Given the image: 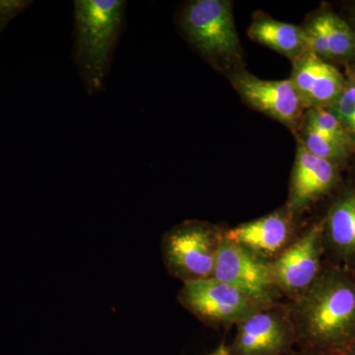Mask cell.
I'll list each match as a JSON object with an SVG mask.
<instances>
[{"mask_svg": "<svg viewBox=\"0 0 355 355\" xmlns=\"http://www.w3.org/2000/svg\"><path fill=\"white\" fill-rule=\"evenodd\" d=\"M300 349L340 354L355 343V275L340 266L323 268L291 303Z\"/></svg>", "mask_w": 355, "mask_h": 355, "instance_id": "1", "label": "cell"}, {"mask_svg": "<svg viewBox=\"0 0 355 355\" xmlns=\"http://www.w3.org/2000/svg\"><path fill=\"white\" fill-rule=\"evenodd\" d=\"M125 0H76L71 57L88 95L105 90L127 22Z\"/></svg>", "mask_w": 355, "mask_h": 355, "instance_id": "2", "label": "cell"}, {"mask_svg": "<svg viewBox=\"0 0 355 355\" xmlns=\"http://www.w3.org/2000/svg\"><path fill=\"white\" fill-rule=\"evenodd\" d=\"M224 233L205 221L188 220L174 226L161 244L166 270L184 284L211 279Z\"/></svg>", "mask_w": 355, "mask_h": 355, "instance_id": "3", "label": "cell"}, {"mask_svg": "<svg viewBox=\"0 0 355 355\" xmlns=\"http://www.w3.org/2000/svg\"><path fill=\"white\" fill-rule=\"evenodd\" d=\"M178 26L193 46L207 60H236L241 44L232 9L223 0H195L184 4L178 14Z\"/></svg>", "mask_w": 355, "mask_h": 355, "instance_id": "4", "label": "cell"}, {"mask_svg": "<svg viewBox=\"0 0 355 355\" xmlns=\"http://www.w3.org/2000/svg\"><path fill=\"white\" fill-rule=\"evenodd\" d=\"M178 301L184 309L210 327H230L272 305H266L220 280L184 284Z\"/></svg>", "mask_w": 355, "mask_h": 355, "instance_id": "5", "label": "cell"}, {"mask_svg": "<svg viewBox=\"0 0 355 355\" xmlns=\"http://www.w3.org/2000/svg\"><path fill=\"white\" fill-rule=\"evenodd\" d=\"M297 345L291 307L279 303L261 309L237 324L230 355H286Z\"/></svg>", "mask_w": 355, "mask_h": 355, "instance_id": "6", "label": "cell"}, {"mask_svg": "<svg viewBox=\"0 0 355 355\" xmlns=\"http://www.w3.org/2000/svg\"><path fill=\"white\" fill-rule=\"evenodd\" d=\"M324 253L323 220H320L315 222L275 260L270 261L280 294L293 302L305 293L323 270Z\"/></svg>", "mask_w": 355, "mask_h": 355, "instance_id": "7", "label": "cell"}, {"mask_svg": "<svg viewBox=\"0 0 355 355\" xmlns=\"http://www.w3.org/2000/svg\"><path fill=\"white\" fill-rule=\"evenodd\" d=\"M214 277L266 305L277 304L282 295L270 261L261 260L225 237L217 254Z\"/></svg>", "mask_w": 355, "mask_h": 355, "instance_id": "8", "label": "cell"}, {"mask_svg": "<svg viewBox=\"0 0 355 355\" xmlns=\"http://www.w3.org/2000/svg\"><path fill=\"white\" fill-rule=\"evenodd\" d=\"M232 84L249 106L284 125L294 128L302 116L305 106L291 79L265 80L239 72Z\"/></svg>", "mask_w": 355, "mask_h": 355, "instance_id": "9", "label": "cell"}, {"mask_svg": "<svg viewBox=\"0 0 355 355\" xmlns=\"http://www.w3.org/2000/svg\"><path fill=\"white\" fill-rule=\"evenodd\" d=\"M293 216L286 207L229 229L224 237L266 261H272L294 241Z\"/></svg>", "mask_w": 355, "mask_h": 355, "instance_id": "10", "label": "cell"}, {"mask_svg": "<svg viewBox=\"0 0 355 355\" xmlns=\"http://www.w3.org/2000/svg\"><path fill=\"white\" fill-rule=\"evenodd\" d=\"M338 182L336 165L309 153L300 141L292 170L286 209L294 216L300 214L328 195Z\"/></svg>", "mask_w": 355, "mask_h": 355, "instance_id": "11", "label": "cell"}, {"mask_svg": "<svg viewBox=\"0 0 355 355\" xmlns=\"http://www.w3.org/2000/svg\"><path fill=\"white\" fill-rule=\"evenodd\" d=\"M291 80L308 109L330 108L347 84L334 65L308 50L293 60Z\"/></svg>", "mask_w": 355, "mask_h": 355, "instance_id": "12", "label": "cell"}, {"mask_svg": "<svg viewBox=\"0 0 355 355\" xmlns=\"http://www.w3.org/2000/svg\"><path fill=\"white\" fill-rule=\"evenodd\" d=\"M324 251L336 266H355V187L342 191L323 219Z\"/></svg>", "mask_w": 355, "mask_h": 355, "instance_id": "13", "label": "cell"}, {"mask_svg": "<svg viewBox=\"0 0 355 355\" xmlns=\"http://www.w3.org/2000/svg\"><path fill=\"white\" fill-rule=\"evenodd\" d=\"M248 35L257 43L268 46L293 60L307 51L304 30L272 18L254 20L250 26Z\"/></svg>", "mask_w": 355, "mask_h": 355, "instance_id": "14", "label": "cell"}, {"mask_svg": "<svg viewBox=\"0 0 355 355\" xmlns=\"http://www.w3.org/2000/svg\"><path fill=\"white\" fill-rule=\"evenodd\" d=\"M323 26L331 58L350 60L355 58V32L345 20L331 11L318 15Z\"/></svg>", "mask_w": 355, "mask_h": 355, "instance_id": "15", "label": "cell"}, {"mask_svg": "<svg viewBox=\"0 0 355 355\" xmlns=\"http://www.w3.org/2000/svg\"><path fill=\"white\" fill-rule=\"evenodd\" d=\"M301 144L309 153L314 154L317 157L330 161L336 166L345 162L349 156V148L306 123L304 137L301 140Z\"/></svg>", "mask_w": 355, "mask_h": 355, "instance_id": "16", "label": "cell"}, {"mask_svg": "<svg viewBox=\"0 0 355 355\" xmlns=\"http://www.w3.org/2000/svg\"><path fill=\"white\" fill-rule=\"evenodd\" d=\"M306 123L311 127L316 128L327 137L336 140L338 144L347 147L349 150L354 148V144L349 135L343 130L342 123L338 118L331 113L330 110L326 108H310L306 116Z\"/></svg>", "mask_w": 355, "mask_h": 355, "instance_id": "17", "label": "cell"}, {"mask_svg": "<svg viewBox=\"0 0 355 355\" xmlns=\"http://www.w3.org/2000/svg\"><path fill=\"white\" fill-rule=\"evenodd\" d=\"M335 114L355 147V84L347 80L342 94L329 108Z\"/></svg>", "mask_w": 355, "mask_h": 355, "instance_id": "18", "label": "cell"}, {"mask_svg": "<svg viewBox=\"0 0 355 355\" xmlns=\"http://www.w3.org/2000/svg\"><path fill=\"white\" fill-rule=\"evenodd\" d=\"M304 30L306 48L323 60H330L331 53L323 26L318 15Z\"/></svg>", "mask_w": 355, "mask_h": 355, "instance_id": "19", "label": "cell"}, {"mask_svg": "<svg viewBox=\"0 0 355 355\" xmlns=\"http://www.w3.org/2000/svg\"><path fill=\"white\" fill-rule=\"evenodd\" d=\"M33 1L28 0H0V33L18 15L26 10Z\"/></svg>", "mask_w": 355, "mask_h": 355, "instance_id": "20", "label": "cell"}, {"mask_svg": "<svg viewBox=\"0 0 355 355\" xmlns=\"http://www.w3.org/2000/svg\"><path fill=\"white\" fill-rule=\"evenodd\" d=\"M289 355H336L330 352H317V350L300 349L299 352H292Z\"/></svg>", "mask_w": 355, "mask_h": 355, "instance_id": "21", "label": "cell"}, {"mask_svg": "<svg viewBox=\"0 0 355 355\" xmlns=\"http://www.w3.org/2000/svg\"><path fill=\"white\" fill-rule=\"evenodd\" d=\"M210 355H230V352H229V347L227 345H226L225 343H222Z\"/></svg>", "mask_w": 355, "mask_h": 355, "instance_id": "22", "label": "cell"}, {"mask_svg": "<svg viewBox=\"0 0 355 355\" xmlns=\"http://www.w3.org/2000/svg\"><path fill=\"white\" fill-rule=\"evenodd\" d=\"M338 355H355V343L354 345H352V347H349V349H345V352Z\"/></svg>", "mask_w": 355, "mask_h": 355, "instance_id": "23", "label": "cell"}, {"mask_svg": "<svg viewBox=\"0 0 355 355\" xmlns=\"http://www.w3.org/2000/svg\"><path fill=\"white\" fill-rule=\"evenodd\" d=\"M349 80H352V83L355 84V70L354 71V73L352 74V76H350Z\"/></svg>", "mask_w": 355, "mask_h": 355, "instance_id": "24", "label": "cell"}]
</instances>
